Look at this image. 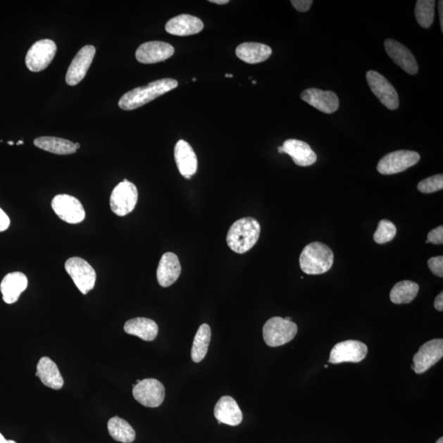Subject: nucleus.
<instances>
[{
	"label": "nucleus",
	"instance_id": "f257e3e1",
	"mask_svg": "<svg viewBox=\"0 0 443 443\" xmlns=\"http://www.w3.org/2000/svg\"><path fill=\"white\" fill-rule=\"evenodd\" d=\"M178 86L176 80L164 78L152 82L146 86L137 87L123 94L118 106L123 111H134L154 101Z\"/></svg>",
	"mask_w": 443,
	"mask_h": 443
},
{
	"label": "nucleus",
	"instance_id": "f03ea898",
	"mask_svg": "<svg viewBox=\"0 0 443 443\" xmlns=\"http://www.w3.org/2000/svg\"><path fill=\"white\" fill-rule=\"evenodd\" d=\"M261 224L256 218L246 217L234 223L227 235L229 248L237 254H244L255 247L261 235Z\"/></svg>",
	"mask_w": 443,
	"mask_h": 443
},
{
	"label": "nucleus",
	"instance_id": "7ed1b4c3",
	"mask_svg": "<svg viewBox=\"0 0 443 443\" xmlns=\"http://www.w3.org/2000/svg\"><path fill=\"white\" fill-rule=\"evenodd\" d=\"M335 255L325 244L320 242L308 244L300 256L301 270L308 275H320L331 270Z\"/></svg>",
	"mask_w": 443,
	"mask_h": 443
},
{
	"label": "nucleus",
	"instance_id": "20e7f679",
	"mask_svg": "<svg viewBox=\"0 0 443 443\" xmlns=\"http://www.w3.org/2000/svg\"><path fill=\"white\" fill-rule=\"evenodd\" d=\"M297 331L294 322L281 317H273L263 325V340L268 347H280L290 342L296 337Z\"/></svg>",
	"mask_w": 443,
	"mask_h": 443
},
{
	"label": "nucleus",
	"instance_id": "39448f33",
	"mask_svg": "<svg viewBox=\"0 0 443 443\" xmlns=\"http://www.w3.org/2000/svg\"><path fill=\"white\" fill-rule=\"evenodd\" d=\"M65 270L82 294L86 295L96 285V273L82 258L73 257L65 263Z\"/></svg>",
	"mask_w": 443,
	"mask_h": 443
},
{
	"label": "nucleus",
	"instance_id": "423d86ee",
	"mask_svg": "<svg viewBox=\"0 0 443 443\" xmlns=\"http://www.w3.org/2000/svg\"><path fill=\"white\" fill-rule=\"evenodd\" d=\"M138 200L137 188L124 179L113 189L111 196V208L118 216H125L133 211Z\"/></svg>",
	"mask_w": 443,
	"mask_h": 443
},
{
	"label": "nucleus",
	"instance_id": "0eeeda50",
	"mask_svg": "<svg viewBox=\"0 0 443 443\" xmlns=\"http://www.w3.org/2000/svg\"><path fill=\"white\" fill-rule=\"evenodd\" d=\"M420 161V156L416 151H397L386 154L378 163V173L382 175H392L414 166Z\"/></svg>",
	"mask_w": 443,
	"mask_h": 443
},
{
	"label": "nucleus",
	"instance_id": "6e6552de",
	"mask_svg": "<svg viewBox=\"0 0 443 443\" xmlns=\"http://www.w3.org/2000/svg\"><path fill=\"white\" fill-rule=\"evenodd\" d=\"M56 52V43L51 39H42L29 49L26 56L27 67L32 72L43 71L51 64Z\"/></svg>",
	"mask_w": 443,
	"mask_h": 443
},
{
	"label": "nucleus",
	"instance_id": "1a4fd4ad",
	"mask_svg": "<svg viewBox=\"0 0 443 443\" xmlns=\"http://www.w3.org/2000/svg\"><path fill=\"white\" fill-rule=\"evenodd\" d=\"M132 394L135 400L146 407L161 406L166 397V388L154 378H146L133 385Z\"/></svg>",
	"mask_w": 443,
	"mask_h": 443
},
{
	"label": "nucleus",
	"instance_id": "9d476101",
	"mask_svg": "<svg viewBox=\"0 0 443 443\" xmlns=\"http://www.w3.org/2000/svg\"><path fill=\"white\" fill-rule=\"evenodd\" d=\"M368 84L375 96L390 111L399 107V96L394 87L378 72L370 70L366 74Z\"/></svg>",
	"mask_w": 443,
	"mask_h": 443
},
{
	"label": "nucleus",
	"instance_id": "9b49d317",
	"mask_svg": "<svg viewBox=\"0 0 443 443\" xmlns=\"http://www.w3.org/2000/svg\"><path fill=\"white\" fill-rule=\"evenodd\" d=\"M51 206L63 221L71 224L82 223L86 217L82 203L76 197L58 195L53 199Z\"/></svg>",
	"mask_w": 443,
	"mask_h": 443
},
{
	"label": "nucleus",
	"instance_id": "f8f14e48",
	"mask_svg": "<svg viewBox=\"0 0 443 443\" xmlns=\"http://www.w3.org/2000/svg\"><path fill=\"white\" fill-rule=\"evenodd\" d=\"M443 356V340L432 339L420 347L419 351L413 357L414 365L412 370L417 375H421L429 370L432 366L439 362Z\"/></svg>",
	"mask_w": 443,
	"mask_h": 443
},
{
	"label": "nucleus",
	"instance_id": "ddd939ff",
	"mask_svg": "<svg viewBox=\"0 0 443 443\" xmlns=\"http://www.w3.org/2000/svg\"><path fill=\"white\" fill-rule=\"evenodd\" d=\"M368 354V347L360 341L347 340L337 343L333 347L330 363L341 364V363H359L365 359Z\"/></svg>",
	"mask_w": 443,
	"mask_h": 443
},
{
	"label": "nucleus",
	"instance_id": "4468645a",
	"mask_svg": "<svg viewBox=\"0 0 443 443\" xmlns=\"http://www.w3.org/2000/svg\"><path fill=\"white\" fill-rule=\"evenodd\" d=\"M96 52L93 46H86L80 49L68 69L66 82L69 86H76L82 81L92 65Z\"/></svg>",
	"mask_w": 443,
	"mask_h": 443
},
{
	"label": "nucleus",
	"instance_id": "2eb2a0df",
	"mask_svg": "<svg viewBox=\"0 0 443 443\" xmlns=\"http://www.w3.org/2000/svg\"><path fill=\"white\" fill-rule=\"evenodd\" d=\"M170 44L162 42H149L141 44L136 52L138 62L145 64L157 63L167 61L174 54Z\"/></svg>",
	"mask_w": 443,
	"mask_h": 443
},
{
	"label": "nucleus",
	"instance_id": "dca6fc26",
	"mask_svg": "<svg viewBox=\"0 0 443 443\" xmlns=\"http://www.w3.org/2000/svg\"><path fill=\"white\" fill-rule=\"evenodd\" d=\"M302 101L323 113H335L339 108V99L335 92L320 89H306L301 94Z\"/></svg>",
	"mask_w": 443,
	"mask_h": 443
},
{
	"label": "nucleus",
	"instance_id": "f3484780",
	"mask_svg": "<svg viewBox=\"0 0 443 443\" xmlns=\"http://www.w3.org/2000/svg\"><path fill=\"white\" fill-rule=\"evenodd\" d=\"M385 51L397 65L408 74L416 75L419 71L416 59L409 49L392 39L385 42Z\"/></svg>",
	"mask_w": 443,
	"mask_h": 443
},
{
	"label": "nucleus",
	"instance_id": "a211bd4d",
	"mask_svg": "<svg viewBox=\"0 0 443 443\" xmlns=\"http://www.w3.org/2000/svg\"><path fill=\"white\" fill-rule=\"evenodd\" d=\"M277 149L281 154H288L298 166H311L317 161L316 154L313 151L308 144L297 139L287 140L282 146L278 147Z\"/></svg>",
	"mask_w": 443,
	"mask_h": 443
},
{
	"label": "nucleus",
	"instance_id": "6ab92c4d",
	"mask_svg": "<svg viewBox=\"0 0 443 443\" xmlns=\"http://www.w3.org/2000/svg\"><path fill=\"white\" fill-rule=\"evenodd\" d=\"M182 267L176 254L167 252L161 257L157 270V280L163 287H170L180 277Z\"/></svg>",
	"mask_w": 443,
	"mask_h": 443
},
{
	"label": "nucleus",
	"instance_id": "aec40b11",
	"mask_svg": "<svg viewBox=\"0 0 443 443\" xmlns=\"http://www.w3.org/2000/svg\"><path fill=\"white\" fill-rule=\"evenodd\" d=\"M204 23L200 18L189 14L178 15L166 23V30L169 34L177 37H187L200 33Z\"/></svg>",
	"mask_w": 443,
	"mask_h": 443
},
{
	"label": "nucleus",
	"instance_id": "412c9836",
	"mask_svg": "<svg viewBox=\"0 0 443 443\" xmlns=\"http://www.w3.org/2000/svg\"><path fill=\"white\" fill-rule=\"evenodd\" d=\"M215 416L218 424L237 426L243 419L242 412L237 402L232 397L223 396L215 406Z\"/></svg>",
	"mask_w": 443,
	"mask_h": 443
},
{
	"label": "nucleus",
	"instance_id": "4be33fe9",
	"mask_svg": "<svg viewBox=\"0 0 443 443\" xmlns=\"http://www.w3.org/2000/svg\"><path fill=\"white\" fill-rule=\"evenodd\" d=\"M174 158L179 172L183 177H192L196 173L198 161L195 151L188 142L180 140L174 148Z\"/></svg>",
	"mask_w": 443,
	"mask_h": 443
},
{
	"label": "nucleus",
	"instance_id": "5701e85b",
	"mask_svg": "<svg viewBox=\"0 0 443 443\" xmlns=\"http://www.w3.org/2000/svg\"><path fill=\"white\" fill-rule=\"evenodd\" d=\"M28 280L21 272L10 273L4 277L0 285L3 300L7 304L17 302L20 295L27 289Z\"/></svg>",
	"mask_w": 443,
	"mask_h": 443
},
{
	"label": "nucleus",
	"instance_id": "b1692460",
	"mask_svg": "<svg viewBox=\"0 0 443 443\" xmlns=\"http://www.w3.org/2000/svg\"><path fill=\"white\" fill-rule=\"evenodd\" d=\"M36 375L44 385L54 390L61 389L64 385L63 376L57 365L46 356L39 361Z\"/></svg>",
	"mask_w": 443,
	"mask_h": 443
},
{
	"label": "nucleus",
	"instance_id": "393cba45",
	"mask_svg": "<svg viewBox=\"0 0 443 443\" xmlns=\"http://www.w3.org/2000/svg\"><path fill=\"white\" fill-rule=\"evenodd\" d=\"M236 54L247 63L256 64L266 61L271 56L272 49L261 43L246 42L237 46Z\"/></svg>",
	"mask_w": 443,
	"mask_h": 443
},
{
	"label": "nucleus",
	"instance_id": "a878e982",
	"mask_svg": "<svg viewBox=\"0 0 443 443\" xmlns=\"http://www.w3.org/2000/svg\"><path fill=\"white\" fill-rule=\"evenodd\" d=\"M124 331L127 335L137 336L144 341L152 342L158 335V327L154 320L139 317L127 321L124 325Z\"/></svg>",
	"mask_w": 443,
	"mask_h": 443
},
{
	"label": "nucleus",
	"instance_id": "bb28decb",
	"mask_svg": "<svg viewBox=\"0 0 443 443\" xmlns=\"http://www.w3.org/2000/svg\"><path fill=\"white\" fill-rule=\"evenodd\" d=\"M34 145L44 151L66 156V154H72L77 151L76 146L70 141L65 139L42 137L37 138L34 141Z\"/></svg>",
	"mask_w": 443,
	"mask_h": 443
},
{
	"label": "nucleus",
	"instance_id": "cd10ccee",
	"mask_svg": "<svg viewBox=\"0 0 443 443\" xmlns=\"http://www.w3.org/2000/svg\"><path fill=\"white\" fill-rule=\"evenodd\" d=\"M108 430L109 435L117 442L132 443L135 441V430L126 420L118 416H114L108 420Z\"/></svg>",
	"mask_w": 443,
	"mask_h": 443
},
{
	"label": "nucleus",
	"instance_id": "c85d7f7f",
	"mask_svg": "<svg viewBox=\"0 0 443 443\" xmlns=\"http://www.w3.org/2000/svg\"><path fill=\"white\" fill-rule=\"evenodd\" d=\"M211 339V327L207 323H203L199 327L195 338H194L192 348V359L195 363L201 362L206 357L208 345Z\"/></svg>",
	"mask_w": 443,
	"mask_h": 443
},
{
	"label": "nucleus",
	"instance_id": "c756f323",
	"mask_svg": "<svg viewBox=\"0 0 443 443\" xmlns=\"http://www.w3.org/2000/svg\"><path fill=\"white\" fill-rule=\"evenodd\" d=\"M419 290V285L414 282L405 280L397 282L390 292L391 301L397 305L409 304L417 297Z\"/></svg>",
	"mask_w": 443,
	"mask_h": 443
},
{
	"label": "nucleus",
	"instance_id": "7c9ffc66",
	"mask_svg": "<svg viewBox=\"0 0 443 443\" xmlns=\"http://www.w3.org/2000/svg\"><path fill=\"white\" fill-rule=\"evenodd\" d=\"M435 0H419L416 5L415 13L418 23L423 28L432 26L435 19Z\"/></svg>",
	"mask_w": 443,
	"mask_h": 443
},
{
	"label": "nucleus",
	"instance_id": "2f4dec72",
	"mask_svg": "<svg viewBox=\"0 0 443 443\" xmlns=\"http://www.w3.org/2000/svg\"><path fill=\"white\" fill-rule=\"evenodd\" d=\"M397 227L394 223L389 220H382L378 223V228L373 234V240L378 244H385L394 239Z\"/></svg>",
	"mask_w": 443,
	"mask_h": 443
},
{
	"label": "nucleus",
	"instance_id": "473e14b6",
	"mask_svg": "<svg viewBox=\"0 0 443 443\" xmlns=\"http://www.w3.org/2000/svg\"><path fill=\"white\" fill-rule=\"evenodd\" d=\"M418 190L424 194H430L442 190L443 176L442 174L432 176L425 179L418 184Z\"/></svg>",
	"mask_w": 443,
	"mask_h": 443
},
{
	"label": "nucleus",
	"instance_id": "72a5a7b5",
	"mask_svg": "<svg viewBox=\"0 0 443 443\" xmlns=\"http://www.w3.org/2000/svg\"><path fill=\"white\" fill-rule=\"evenodd\" d=\"M428 266L435 275L439 277H443V257L442 256L430 258L428 261Z\"/></svg>",
	"mask_w": 443,
	"mask_h": 443
},
{
	"label": "nucleus",
	"instance_id": "f704fd0d",
	"mask_svg": "<svg viewBox=\"0 0 443 443\" xmlns=\"http://www.w3.org/2000/svg\"><path fill=\"white\" fill-rule=\"evenodd\" d=\"M428 242L435 244V245H442L443 243V227L439 226L428 234Z\"/></svg>",
	"mask_w": 443,
	"mask_h": 443
},
{
	"label": "nucleus",
	"instance_id": "c9c22d12",
	"mask_svg": "<svg viewBox=\"0 0 443 443\" xmlns=\"http://www.w3.org/2000/svg\"><path fill=\"white\" fill-rule=\"evenodd\" d=\"M291 3L297 11L306 13L311 7L312 0H292Z\"/></svg>",
	"mask_w": 443,
	"mask_h": 443
},
{
	"label": "nucleus",
	"instance_id": "e433bc0d",
	"mask_svg": "<svg viewBox=\"0 0 443 443\" xmlns=\"http://www.w3.org/2000/svg\"><path fill=\"white\" fill-rule=\"evenodd\" d=\"M10 226V220L8 216L0 208V232L6 231Z\"/></svg>",
	"mask_w": 443,
	"mask_h": 443
},
{
	"label": "nucleus",
	"instance_id": "4c0bfd02",
	"mask_svg": "<svg viewBox=\"0 0 443 443\" xmlns=\"http://www.w3.org/2000/svg\"><path fill=\"white\" fill-rule=\"evenodd\" d=\"M435 307L437 311L442 312L443 311V292H441L439 295L435 299Z\"/></svg>",
	"mask_w": 443,
	"mask_h": 443
},
{
	"label": "nucleus",
	"instance_id": "58836bf2",
	"mask_svg": "<svg viewBox=\"0 0 443 443\" xmlns=\"http://www.w3.org/2000/svg\"><path fill=\"white\" fill-rule=\"evenodd\" d=\"M439 19H440V25L442 32H443V2L439 1Z\"/></svg>",
	"mask_w": 443,
	"mask_h": 443
},
{
	"label": "nucleus",
	"instance_id": "ea45409f",
	"mask_svg": "<svg viewBox=\"0 0 443 443\" xmlns=\"http://www.w3.org/2000/svg\"><path fill=\"white\" fill-rule=\"evenodd\" d=\"M210 2L216 4H227L229 3V0H211Z\"/></svg>",
	"mask_w": 443,
	"mask_h": 443
},
{
	"label": "nucleus",
	"instance_id": "a19ab883",
	"mask_svg": "<svg viewBox=\"0 0 443 443\" xmlns=\"http://www.w3.org/2000/svg\"><path fill=\"white\" fill-rule=\"evenodd\" d=\"M0 443H17L13 440H6L4 439V437L0 434Z\"/></svg>",
	"mask_w": 443,
	"mask_h": 443
},
{
	"label": "nucleus",
	"instance_id": "79ce46f5",
	"mask_svg": "<svg viewBox=\"0 0 443 443\" xmlns=\"http://www.w3.org/2000/svg\"><path fill=\"white\" fill-rule=\"evenodd\" d=\"M436 443H443V437H440V439L437 440Z\"/></svg>",
	"mask_w": 443,
	"mask_h": 443
},
{
	"label": "nucleus",
	"instance_id": "37998d69",
	"mask_svg": "<svg viewBox=\"0 0 443 443\" xmlns=\"http://www.w3.org/2000/svg\"><path fill=\"white\" fill-rule=\"evenodd\" d=\"M225 77H229V78H232V77H233V76H232V74H226V75H225Z\"/></svg>",
	"mask_w": 443,
	"mask_h": 443
},
{
	"label": "nucleus",
	"instance_id": "c03bdc74",
	"mask_svg": "<svg viewBox=\"0 0 443 443\" xmlns=\"http://www.w3.org/2000/svg\"><path fill=\"white\" fill-rule=\"evenodd\" d=\"M23 144H24V142H23V141H19V142L17 143V145H18V146H19V145H23Z\"/></svg>",
	"mask_w": 443,
	"mask_h": 443
},
{
	"label": "nucleus",
	"instance_id": "a18cd8bd",
	"mask_svg": "<svg viewBox=\"0 0 443 443\" xmlns=\"http://www.w3.org/2000/svg\"><path fill=\"white\" fill-rule=\"evenodd\" d=\"M285 320L288 321H292V318L291 317H286Z\"/></svg>",
	"mask_w": 443,
	"mask_h": 443
},
{
	"label": "nucleus",
	"instance_id": "49530a36",
	"mask_svg": "<svg viewBox=\"0 0 443 443\" xmlns=\"http://www.w3.org/2000/svg\"><path fill=\"white\" fill-rule=\"evenodd\" d=\"M75 146H76L77 149H79V148H80V146H80V144H79V143H76V144H75Z\"/></svg>",
	"mask_w": 443,
	"mask_h": 443
},
{
	"label": "nucleus",
	"instance_id": "de8ad7c7",
	"mask_svg": "<svg viewBox=\"0 0 443 443\" xmlns=\"http://www.w3.org/2000/svg\"><path fill=\"white\" fill-rule=\"evenodd\" d=\"M8 145H11V146L14 145V143L13 142H8Z\"/></svg>",
	"mask_w": 443,
	"mask_h": 443
},
{
	"label": "nucleus",
	"instance_id": "09e8293b",
	"mask_svg": "<svg viewBox=\"0 0 443 443\" xmlns=\"http://www.w3.org/2000/svg\"><path fill=\"white\" fill-rule=\"evenodd\" d=\"M192 81H193V82H196V78H193V79H192Z\"/></svg>",
	"mask_w": 443,
	"mask_h": 443
},
{
	"label": "nucleus",
	"instance_id": "8fccbe9b",
	"mask_svg": "<svg viewBox=\"0 0 443 443\" xmlns=\"http://www.w3.org/2000/svg\"><path fill=\"white\" fill-rule=\"evenodd\" d=\"M252 83H253L254 85H256V81H254V82H252Z\"/></svg>",
	"mask_w": 443,
	"mask_h": 443
}]
</instances>
